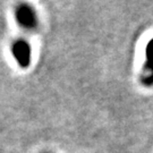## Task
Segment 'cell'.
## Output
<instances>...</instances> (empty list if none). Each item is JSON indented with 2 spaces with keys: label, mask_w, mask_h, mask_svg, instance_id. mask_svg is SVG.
Segmentation results:
<instances>
[{
  "label": "cell",
  "mask_w": 153,
  "mask_h": 153,
  "mask_svg": "<svg viewBox=\"0 0 153 153\" xmlns=\"http://www.w3.org/2000/svg\"><path fill=\"white\" fill-rule=\"evenodd\" d=\"M17 21L24 27L31 28L35 24V16L33 10L27 6H22L17 10Z\"/></svg>",
  "instance_id": "obj_3"
},
{
  "label": "cell",
  "mask_w": 153,
  "mask_h": 153,
  "mask_svg": "<svg viewBox=\"0 0 153 153\" xmlns=\"http://www.w3.org/2000/svg\"><path fill=\"white\" fill-rule=\"evenodd\" d=\"M142 81L149 86L153 84V39L149 41L145 48V64L143 68Z\"/></svg>",
  "instance_id": "obj_1"
},
{
  "label": "cell",
  "mask_w": 153,
  "mask_h": 153,
  "mask_svg": "<svg viewBox=\"0 0 153 153\" xmlns=\"http://www.w3.org/2000/svg\"><path fill=\"white\" fill-rule=\"evenodd\" d=\"M13 55L17 60L18 65L22 67H27L31 59V49L30 45L24 41H18L11 48Z\"/></svg>",
  "instance_id": "obj_2"
}]
</instances>
